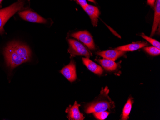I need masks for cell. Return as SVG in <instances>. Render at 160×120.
<instances>
[{"mask_svg":"<svg viewBox=\"0 0 160 120\" xmlns=\"http://www.w3.org/2000/svg\"><path fill=\"white\" fill-rule=\"evenodd\" d=\"M31 54L28 46L18 42H12L4 50L6 64L11 69L30 61Z\"/></svg>","mask_w":160,"mask_h":120,"instance_id":"obj_1","label":"cell"},{"mask_svg":"<svg viewBox=\"0 0 160 120\" xmlns=\"http://www.w3.org/2000/svg\"><path fill=\"white\" fill-rule=\"evenodd\" d=\"M154 17L151 36H153L157 30L160 21V0H156L154 7Z\"/></svg>","mask_w":160,"mask_h":120,"instance_id":"obj_13","label":"cell"},{"mask_svg":"<svg viewBox=\"0 0 160 120\" xmlns=\"http://www.w3.org/2000/svg\"><path fill=\"white\" fill-rule=\"evenodd\" d=\"M61 72L70 82L75 81L77 79L76 66L73 61H71L70 64L64 67Z\"/></svg>","mask_w":160,"mask_h":120,"instance_id":"obj_7","label":"cell"},{"mask_svg":"<svg viewBox=\"0 0 160 120\" xmlns=\"http://www.w3.org/2000/svg\"><path fill=\"white\" fill-rule=\"evenodd\" d=\"M68 42L69 44L68 52L71 55V57L82 55L89 58L91 56L92 54L80 42L72 39H69Z\"/></svg>","mask_w":160,"mask_h":120,"instance_id":"obj_4","label":"cell"},{"mask_svg":"<svg viewBox=\"0 0 160 120\" xmlns=\"http://www.w3.org/2000/svg\"><path fill=\"white\" fill-rule=\"evenodd\" d=\"M109 92L108 87L102 88L100 94L96 100L86 106L85 113L89 114L113 109L115 107V103L108 96Z\"/></svg>","mask_w":160,"mask_h":120,"instance_id":"obj_2","label":"cell"},{"mask_svg":"<svg viewBox=\"0 0 160 120\" xmlns=\"http://www.w3.org/2000/svg\"><path fill=\"white\" fill-rule=\"evenodd\" d=\"M80 105L78 103V102H75L73 106H69V107L66 109V113H68L67 117L70 120H83L85 117L83 116L79 111V107Z\"/></svg>","mask_w":160,"mask_h":120,"instance_id":"obj_8","label":"cell"},{"mask_svg":"<svg viewBox=\"0 0 160 120\" xmlns=\"http://www.w3.org/2000/svg\"><path fill=\"white\" fill-rule=\"evenodd\" d=\"M89 1L91 2H93V3H96V2L94 0H88Z\"/></svg>","mask_w":160,"mask_h":120,"instance_id":"obj_21","label":"cell"},{"mask_svg":"<svg viewBox=\"0 0 160 120\" xmlns=\"http://www.w3.org/2000/svg\"><path fill=\"white\" fill-rule=\"evenodd\" d=\"M141 36L144 39H146L148 42H149L153 46L160 49V43L159 41H157V40L153 39V38H151V37H149V36H146V35H145L143 33L141 34Z\"/></svg>","mask_w":160,"mask_h":120,"instance_id":"obj_17","label":"cell"},{"mask_svg":"<svg viewBox=\"0 0 160 120\" xmlns=\"http://www.w3.org/2000/svg\"><path fill=\"white\" fill-rule=\"evenodd\" d=\"M98 61L105 70L109 71H114L118 68L119 65L118 63H116L114 61L108 60V59L98 60Z\"/></svg>","mask_w":160,"mask_h":120,"instance_id":"obj_14","label":"cell"},{"mask_svg":"<svg viewBox=\"0 0 160 120\" xmlns=\"http://www.w3.org/2000/svg\"><path fill=\"white\" fill-rule=\"evenodd\" d=\"M145 51L152 56H157L160 54V50L155 46H145L144 48Z\"/></svg>","mask_w":160,"mask_h":120,"instance_id":"obj_16","label":"cell"},{"mask_svg":"<svg viewBox=\"0 0 160 120\" xmlns=\"http://www.w3.org/2000/svg\"><path fill=\"white\" fill-rule=\"evenodd\" d=\"M83 64L85 65L87 69L97 75H101L103 73V70L99 65L96 63L91 60L89 58H82Z\"/></svg>","mask_w":160,"mask_h":120,"instance_id":"obj_11","label":"cell"},{"mask_svg":"<svg viewBox=\"0 0 160 120\" xmlns=\"http://www.w3.org/2000/svg\"><path fill=\"white\" fill-rule=\"evenodd\" d=\"M125 54V52L118 50H108L104 51L98 52L97 54L102 58L111 60L116 61L120 56H123Z\"/></svg>","mask_w":160,"mask_h":120,"instance_id":"obj_10","label":"cell"},{"mask_svg":"<svg viewBox=\"0 0 160 120\" xmlns=\"http://www.w3.org/2000/svg\"><path fill=\"white\" fill-rule=\"evenodd\" d=\"M19 15L22 18L28 22L41 24H45L47 22L45 19L31 10L21 12L19 13Z\"/></svg>","mask_w":160,"mask_h":120,"instance_id":"obj_6","label":"cell"},{"mask_svg":"<svg viewBox=\"0 0 160 120\" xmlns=\"http://www.w3.org/2000/svg\"><path fill=\"white\" fill-rule=\"evenodd\" d=\"M94 117L97 119L100 120H105L109 114V113L107 111H103V112H97V113H93Z\"/></svg>","mask_w":160,"mask_h":120,"instance_id":"obj_18","label":"cell"},{"mask_svg":"<svg viewBox=\"0 0 160 120\" xmlns=\"http://www.w3.org/2000/svg\"><path fill=\"white\" fill-rule=\"evenodd\" d=\"M155 0H147V3L152 7H153L155 5Z\"/></svg>","mask_w":160,"mask_h":120,"instance_id":"obj_20","label":"cell"},{"mask_svg":"<svg viewBox=\"0 0 160 120\" xmlns=\"http://www.w3.org/2000/svg\"><path fill=\"white\" fill-rule=\"evenodd\" d=\"M75 1L80 4L83 9L88 4L86 0H75Z\"/></svg>","mask_w":160,"mask_h":120,"instance_id":"obj_19","label":"cell"},{"mask_svg":"<svg viewBox=\"0 0 160 120\" xmlns=\"http://www.w3.org/2000/svg\"><path fill=\"white\" fill-rule=\"evenodd\" d=\"M147 45L148 43L146 42H136L130 44L119 46L115 48V49L124 52L133 51L142 47H145Z\"/></svg>","mask_w":160,"mask_h":120,"instance_id":"obj_12","label":"cell"},{"mask_svg":"<svg viewBox=\"0 0 160 120\" xmlns=\"http://www.w3.org/2000/svg\"><path fill=\"white\" fill-rule=\"evenodd\" d=\"M2 0H0V4L2 2Z\"/></svg>","mask_w":160,"mask_h":120,"instance_id":"obj_22","label":"cell"},{"mask_svg":"<svg viewBox=\"0 0 160 120\" xmlns=\"http://www.w3.org/2000/svg\"><path fill=\"white\" fill-rule=\"evenodd\" d=\"M83 9L89 16L93 26L97 27L98 26V17L100 15V11L98 8L93 5L87 4Z\"/></svg>","mask_w":160,"mask_h":120,"instance_id":"obj_9","label":"cell"},{"mask_svg":"<svg viewBox=\"0 0 160 120\" xmlns=\"http://www.w3.org/2000/svg\"><path fill=\"white\" fill-rule=\"evenodd\" d=\"M71 36L83 43L90 50H93L95 49L93 37L88 31H79L72 34Z\"/></svg>","mask_w":160,"mask_h":120,"instance_id":"obj_5","label":"cell"},{"mask_svg":"<svg viewBox=\"0 0 160 120\" xmlns=\"http://www.w3.org/2000/svg\"><path fill=\"white\" fill-rule=\"evenodd\" d=\"M133 102V99L132 98H129L123 108V112L121 115V120H128Z\"/></svg>","mask_w":160,"mask_h":120,"instance_id":"obj_15","label":"cell"},{"mask_svg":"<svg viewBox=\"0 0 160 120\" xmlns=\"http://www.w3.org/2000/svg\"><path fill=\"white\" fill-rule=\"evenodd\" d=\"M25 4V0H19L8 7L0 10V34L2 35L4 33L3 26L5 23L16 12L23 9Z\"/></svg>","mask_w":160,"mask_h":120,"instance_id":"obj_3","label":"cell"}]
</instances>
